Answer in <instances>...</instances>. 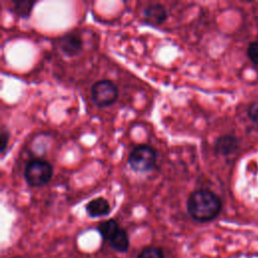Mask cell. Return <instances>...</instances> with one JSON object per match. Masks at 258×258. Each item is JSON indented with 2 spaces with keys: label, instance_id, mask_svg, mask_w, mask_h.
Instances as JSON below:
<instances>
[{
  "label": "cell",
  "instance_id": "cell-10",
  "mask_svg": "<svg viewBox=\"0 0 258 258\" xmlns=\"http://www.w3.org/2000/svg\"><path fill=\"white\" fill-rule=\"evenodd\" d=\"M119 229L120 228H119L118 223L115 220H113V219L104 221V222L100 223L99 226H98L99 233L107 241H109Z\"/></svg>",
  "mask_w": 258,
  "mask_h": 258
},
{
  "label": "cell",
  "instance_id": "cell-4",
  "mask_svg": "<svg viewBox=\"0 0 258 258\" xmlns=\"http://www.w3.org/2000/svg\"><path fill=\"white\" fill-rule=\"evenodd\" d=\"M93 102L98 107H107L113 104L118 97V89L110 80H100L91 88Z\"/></svg>",
  "mask_w": 258,
  "mask_h": 258
},
{
  "label": "cell",
  "instance_id": "cell-8",
  "mask_svg": "<svg viewBox=\"0 0 258 258\" xmlns=\"http://www.w3.org/2000/svg\"><path fill=\"white\" fill-rule=\"evenodd\" d=\"M86 211L90 217L98 218V217L107 216L111 211V207L109 202L106 199L99 197L91 200L87 204Z\"/></svg>",
  "mask_w": 258,
  "mask_h": 258
},
{
  "label": "cell",
  "instance_id": "cell-12",
  "mask_svg": "<svg viewBox=\"0 0 258 258\" xmlns=\"http://www.w3.org/2000/svg\"><path fill=\"white\" fill-rule=\"evenodd\" d=\"M137 258H164L161 249L157 247H146L138 255Z\"/></svg>",
  "mask_w": 258,
  "mask_h": 258
},
{
  "label": "cell",
  "instance_id": "cell-2",
  "mask_svg": "<svg viewBox=\"0 0 258 258\" xmlns=\"http://www.w3.org/2000/svg\"><path fill=\"white\" fill-rule=\"evenodd\" d=\"M23 175L28 185L33 187L43 186L51 178L52 166L43 159H32L26 164Z\"/></svg>",
  "mask_w": 258,
  "mask_h": 258
},
{
  "label": "cell",
  "instance_id": "cell-6",
  "mask_svg": "<svg viewBox=\"0 0 258 258\" xmlns=\"http://www.w3.org/2000/svg\"><path fill=\"white\" fill-rule=\"evenodd\" d=\"M215 151L223 156L233 154L239 147V138L233 134H225L220 136L215 142Z\"/></svg>",
  "mask_w": 258,
  "mask_h": 258
},
{
  "label": "cell",
  "instance_id": "cell-1",
  "mask_svg": "<svg viewBox=\"0 0 258 258\" xmlns=\"http://www.w3.org/2000/svg\"><path fill=\"white\" fill-rule=\"evenodd\" d=\"M221 199L211 189L199 188L187 198L186 210L197 222L205 223L214 220L221 212Z\"/></svg>",
  "mask_w": 258,
  "mask_h": 258
},
{
  "label": "cell",
  "instance_id": "cell-15",
  "mask_svg": "<svg viewBox=\"0 0 258 258\" xmlns=\"http://www.w3.org/2000/svg\"><path fill=\"white\" fill-rule=\"evenodd\" d=\"M8 141H9V132L6 130L5 127L1 128V132H0V146H1V153L2 155H4L7 145H8Z\"/></svg>",
  "mask_w": 258,
  "mask_h": 258
},
{
  "label": "cell",
  "instance_id": "cell-13",
  "mask_svg": "<svg viewBox=\"0 0 258 258\" xmlns=\"http://www.w3.org/2000/svg\"><path fill=\"white\" fill-rule=\"evenodd\" d=\"M247 56L254 66L258 67V41H253L248 45Z\"/></svg>",
  "mask_w": 258,
  "mask_h": 258
},
{
  "label": "cell",
  "instance_id": "cell-7",
  "mask_svg": "<svg viewBox=\"0 0 258 258\" xmlns=\"http://www.w3.org/2000/svg\"><path fill=\"white\" fill-rule=\"evenodd\" d=\"M143 17L148 24L159 25L167 18V11L163 5L159 3L150 4L143 10Z\"/></svg>",
  "mask_w": 258,
  "mask_h": 258
},
{
  "label": "cell",
  "instance_id": "cell-11",
  "mask_svg": "<svg viewBox=\"0 0 258 258\" xmlns=\"http://www.w3.org/2000/svg\"><path fill=\"white\" fill-rule=\"evenodd\" d=\"M36 2L35 1H15L13 2V6L11 7V10L14 14L20 16V17H25L27 18L30 13L31 10L34 6Z\"/></svg>",
  "mask_w": 258,
  "mask_h": 258
},
{
  "label": "cell",
  "instance_id": "cell-3",
  "mask_svg": "<svg viewBox=\"0 0 258 258\" xmlns=\"http://www.w3.org/2000/svg\"><path fill=\"white\" fill-rule=\"evenodd\" d=\"M157 154L154 148L146 144L137 145L129 153L128 164L137 172L151 171L156 164Z\"/></svg>",
  "mask_w": 258,
  "mask_h": 258
},
{
  "label": "cell",
  "instance_id": "cell-5",
  "mask_svg": "<svg viewBox=\"0 0 258 258\" xmlns=\"http://www.w3.org/2000/svg\"><path fill=\"white\" fill-rule=\"evenodd\" d=\"M58 46L67 56H74L81 51L83 40L79 34L70 32L59 38Z\"/></svg>",
  "mask_w": 258,
  "mask_h": 258
},
{
  "label": "cell",
  "instance_id": "cell-9",
  "mask_svg": "<svg viewBox=\"0 0 258 258\" xmlns=\"http://www.w3.org/2000/svg\"><path fill=\"white\" fill-rule=\"evenodd\" d=\"M110 246L118 252H126L129 248V238L125 230L119 229L108 241Z\"/></svg>",
  "mask_w": 258,
  "mask_h": 258
},
{
  "label": "cell",
  "instance_id": "cell-14",
  "mask_svg": "<svg viewBox=\"0 0 258 258\" xmlns=\"http://www.w3.org/2000/svg\"><path fill=\"white\" fill-rule=\"evenodd\" d=\"M247 115L249 119L258 125V100L252 102L247 108Z\"/></svg>",
  "mask_w": 258,
  "mask_h": 258
}]
</instances>
